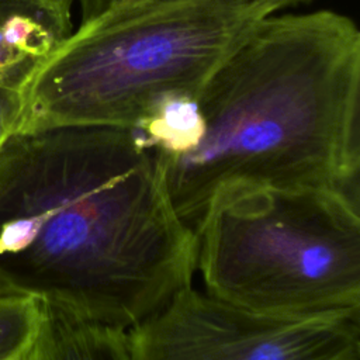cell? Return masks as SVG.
<instances>
[{
  "label": "cell",
  "instance_id": "cell-1",
  "mask_svg": "<svg viewBox=\"0 0 360 360\" xmlns=\"http://www.w3.org/2000/svg\"><path fill=\"white\" fill-rule=\"evenodd\" d=\"M195 263V232L138 131L62 127L0 146V290L128 330Z\"/></svg>",
  "mask_w": 360,
  "mask_h": 360
},
{
  "label": "cell",
  "instance_id": "cell-2",
  "mask_svg": "<svg viewBox=\"0 0 360 360\" xmlns=\"http://www.w3.org/2000/svg\"><path fill=\"white\" fill-rule=\"evenodd\" d=\"M198 142L162 158L172 204L191 228L226 187L330 186L359 194L360 31L346 14L273 13L197 97Z\"/></svg>",
  "mask_w": 360,
  "mask_h": 360
},
{
  "label": "cell",
  "instance_id": "cell-3",
  "mask_svg": "<svg viewBox=\"0 0 360 360\" xmlns=\"http://www.w3.org/2000/svg\"><path fill=\"white\" fill-rule=\"evenodd\" d=\"M273 13L255 0H159L83 21L22 90L15 134L138 129L165 98L197 100L221 63Z\"/></svg>",
  "mask_w": 360,
  "mask_h": 360
},
{
  "label": "cell",
  "instance_id": "cell-4",
  "mask_svg": "<svg viewBox=\"0 0 360 360\" xmlns=\"http://www.w3.org/2000/svg\"><path fill=\"white\" fill-rule=\"evenodd\" d=\"M205 291L271 315L360 309L359 194L330 186L239 184L194 225Z\"/></svg>",
  "mask_w": 360,
  "mask_h": 360
},
{
  "label": "cell",
  "instance_id": "cell-5",
  "mask_svg": "<svg viewBox=\"0 0 360 360\" xmlns=\"http://www.w3.org/2000/svg\"><path fill=\"white\" fill-rule=\"evenodd\" d=\"M132 360H357L359 312L271 315L190 285L127 330Z\"/></svg>",
  "mask_w": 360,
  "mask_h": 360
},
{
  "label": "cell",
  "instance_id": "cell-6",
  "mask_svg": "<svg viewBox=\"0 0 360 360\" xmlns=\"http://www.w3.org/2000/svg\"><path fill=\"white\" fill-rule=\"evenodd\" d=\"M75 0H0V86L22 93L73 32Z\"/></svg>",
  "mask_w": 360,
  "mask_h": 360
},
{
  "label": "cell",
  "instance_id": "cell-7",
  "mask_svg": "<svg viewBox=\"0 0 360 360\" xmlns=\"http://www.w3.org/2000/svg\"><path fill=\"white\" fill-rule=\"evenodd\" d=\"M35 336L22 360H132L127 329L39 301Z\"/></svg>",
  "mask_w": 360,
  "mask_h": 360
},
{
  "label": "cell",
  "instance_id": "cell-8",
  "mask_svg": "<svg viewBox=\"0 0 360 360\" xmlns=\"http://www.w3.org/2000/svg\"><path fill=\"white\" fill-rule=\"evenodd\" d=\"M39 300L0 290V360H22L39 321Z\"/></svg>",
  "mask_w": 360,
  "mask_h": 360
},
{
  "label": "cell",
  "instance_id": "cell-9",
  "mask_svg": "<svg viewBox=\"0 0 360 360\" xmlns=\"http://www.w3.org/2000/svg\"><path fill=\"white\" fill-rule=\"evenodd\" d=\"M22 107V93L0 86V146L15 134Z\"/></svg>",
  "mask_w": 360,
  "mask_h": 360
},
{
  "label": "cell",
  "instance_id": "cell-10",
  "mask_svg": "<svg viewBox=\"0 0 360 360\" xmlns=\"http://www.w3.org/2000/svg\"><path fill=\"white\" fill-rule=\"evenodd\" d=\"M82 13V22L90 18H94L114 7L132 4V3H149V1H159V0H77Z\"/></svg>",
  "mask_w": 360,
  "mask_h": 360
},
{
  "label": "cell",
  "instance_id": "cell-11",
  "mask_svg": "<svg viewBox=\"0 0 360 360\" xmlns=\"http://www.w3.org/2000/svg\"><path fill=\"white\" fill-rule=\"evenodd\" d=\"M255 1L269 4L273 8H276V11H278V10H284L287 7H294V6L309 3L311 0H255Z\"/></svg>",
  "mask_w": 360,
  "mask_h": 360
}]
</instances>
